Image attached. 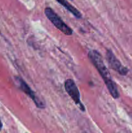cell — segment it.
Here are the masks:
<instances>
[{
  "label": "cell",
  "mask_w": 132,
  "mask_h": 133,
  "mask_svg": "<svg viewBox=\"0 0 132 133\" xmlns=\"http://www.w3.org/2000/svg\"><path fill=\"white\" fill-rule=\"evenodd\" d=\"M87 56L92 64L95 67L100 75L111 96L115 99H119L120 94L116 84L111 78V74L105 65L100 53L97 50H91L88 52Z\"/></svg>",
  "instance_id": "obj_1"
},
{
  "label": "cell",
  "mask_w": 132,
  "mask_h": 133,
  "mask_svg": "<svg viewBox=\"0 0 132 133\" xmlns=\"http://www.w3.org/2000/svg\"><path fill=\"white\" fill-rule=\"evenodd\" d=\"M45 14L47 18L49 19L50 22L58 29V30L63 32L64 35L70 36L72 35V29L69 27L62 18L50 7H46L45 9Z\"/></svg>",
  "instance_id": "obj_2"
},
{
  "label": "cell",
  "mask_w": 132,
  "mask_h": 133,
  "mask_svg": "<svg viewBox=\"0 0 132 133\" xmlns=\"http://www.w3.org/2000/svg\"><path fill=\"white\" fill-rule=\"evenodd\" d=\"M15 81L18 84L19 88L24 92L27 96H28L34 103L35 105L37 108L41 109H44L45 108V104L43 101L34 92L31 88V87L27 84L25 81L20 77H15Z\"/></svg>",
  "instance_id": "obj_3"
},
{
  "label": "cell",
  "mask_w": 132,
  "mask_h": 133,
  "mask_svg": "<svg viewBox=\"0 0 132 133\" xmlns=\"http://www.w3.org/2000/svg\"><path fill=\"white\" fill-rule=\"evenodd\" d=\"M64 87L67 93L73 100L75 103L78 107L80 110H82V112H85V107L80 101V92H79L78 88L75 84V81L71 79H66L64 83Z\"/></svg>",
  "instance_id": "obj_4"
},
{
  "label": "cell",
  "mask_w": 132,
  "mask_h": 133,
  "mask_svg": "<svg viewBox=\"0 0 132 133\" xmlns=\"http://www.w3.org/2000/svg\"><path fill=\"white\" fill-rule=\"evenodd\" d=\"M106 59L108 63L109 67L113 70L120 75H126L128 73V69L124 66H123L121 62L117 59L114 53L110 49H107L106 53Z\"/></svg>",
  "instance_id": "obj_5"
},
{
  "label": "cell",
  "mask_w": 132,
  "mask_h": 133,
  "mask_svg": "<svg viewBox=\"0 0 132 133\" xmlns=\"http://www.w3.org/2000/svg\"><path fill=\"white\" fill-rule=\"evenodd\" d=\"M56 1L58 3H59L60 5H62L69 12H70L75 18H78V19L82 18V14L80 13V12L77 9H76L75 6H72L71 4H70L67 0H56Z\"/></svg>",
  "instance_id": "obj_6"
},
{
  "label": "cell",
  "mask_w": 132,
  "mask_h": 133,
  "mask_svg": "<svg viewBox=\"0 0 132 133\" xmlns=\"http://www.w3.org/2000/svg\"><path fill=\"white\" fill-rule=\"evenodd\" d=\"M2 127H3V124H2V123H1V119H0V131H1V129H2Z\"/></svg>",
  "instance_id": "obj_7"
},
{
  "label": "cell",
  "mask_w": 132,
  "mask_h": 133,
  "mask_svg": "<svg viewBox=\"0 0 132 133\" xmlns=\"http://www.w3.org/2000/svg\"><path fill=\"white\" fill-rule=\"evenodd\" d=\"M71 1H72V0H71Z\"/></svg>",
  "instance_id": "obj_8"
}]
</instances>
